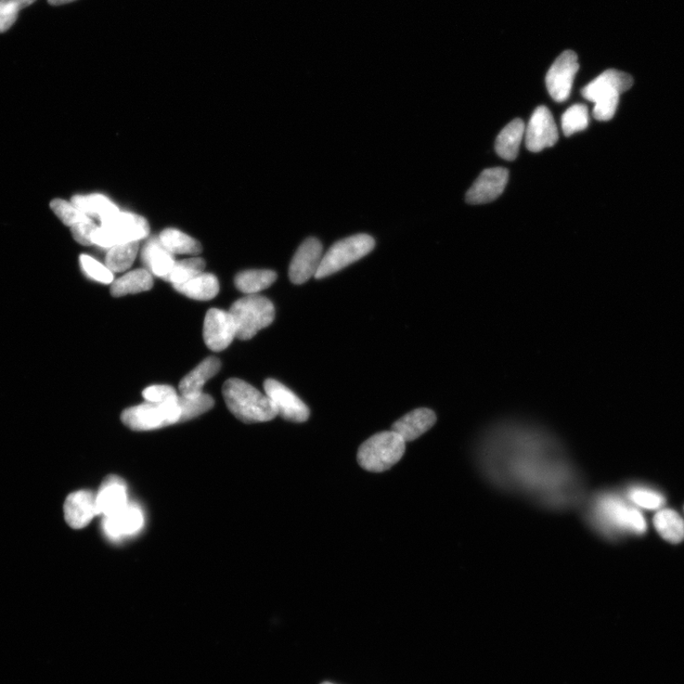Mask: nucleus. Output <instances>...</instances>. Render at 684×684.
<instances>
[{
  "label": "nucleus",
  "instance_id": "2f4dec72",
  "mask_svg": "<svg viewBox=\"0 0 684 684\" xmlns=\"http://www.w3.org/2000/svg\"><path fill=\"white\" fill-rule=\"evenodd\" d=\"M50 208L64 224L71 227L77 224L90 221L88 216L66 201L59 199L54 200L50 204Z\"/></svg>",
  "mask_w": 684,
  "mask_h": 684
},
{
  "label": "nucleus",
  "instance_id": "dca6fc26",
  "mask_svg": "<svg viewBox=\"0 0 684 684\" xmlns=\"http://www.w3.org/2000/svg\"><path fill=\"white\" fill-rule=\"evenodd\" d=\"M128 503L130 501H128L127 488L124 480L116 475L107 477L96 494L99 515L107 518L124 509Z\"/></svg>",
  "mask_w": 684,
  "mask_h": 684
},
{
  "label": "nucleus",
  "instance_id": "a878e982",
  "mask_svg": "<svg viewBox=\"0 0 684 684\" xmlns=\"http://www.w3.org/2000/svg\"><path fill=\"white\" fill-rule=\"evenodd\" d=\"M654 526L657 533L670 543L678 544L684 540V521L673 510H661L655 515Z\"/></svg>",
  "mask_w": 684,
  "mask_h": 684
},
{
  "label": "nucleus",
  "instance_id": "39448f33",
  "mask_svg": "<svg viewBox=\"0 0 684 684\" xmlns=\"http://www.w3.org/2000/svg\"><path fill=\"white\" fill-rule=\"evenodd\" d=\"M94 235V244L103 249L115 245L139 242L150 234V226L145 218L133 213L119 212L101 223Z\"/></svg>",
  "mask_w": 684,
  "mask_h": 684
},
{
  "label": "nucleus",
  "instance_id": "4468645a",
  "mask_svg": "<svg viewBox=\"0 0 684 684\" xmlns=\"http://www.w3.org/2000/svg\"><path fill=\"white\" fill-rule=\"evenodd\" d=\"M509 181V172L504 167L485 170L468 190L466 201L471 204L494 202L503 192Z\"/></svg>",
  "mask_w": 684,
  "mask_h": 684
},
{
  "label": "nucleus",
  "instance_id": "2eb2a0df",
  "mask_svg": "<svg viewBox=\"0 0 684 684\" xmlns=\"http://www.w3.org/2000/svg\"><path fill=\"white\" fill-rule=\"evenodd\" d=\"M64 515L71 527L81 530L99 515L96 494L87 489L71 494L64 504Z\"/></svg>",
  "mask_w": 684,
  "mask_h": 684
},
{
  "label": "nucleus",
  "instance_id": "a211bd4d",
  "mask_svg": "<svg viewBox=\"0 0 684 684\" xmlns=\"http://www.w3.org/2000/svg\"><path fill=\"white\" fill-rule=\"evenodd\" d=\"M221 368V361L216 357H210L202 361V363L192 370L179 384L181 396H190L203 393L204 386Z\"/></svg>",
  "mask_w": 684,
  "mask_h": 684
},
{
  "label": "nucleus",
  "instance_id": "4be33fe9",
  "mask_svg": "<svg viewBox=\"0 0 684 684\" xmlns=\"http://www.w3.org/2000/svg\"><path fill=\"white\" fill-rule=\"evenodd\" d=\"M142 259L150 273L162 279L171 273L175 264L173 254L158 240H152L146 245Z\"/></svg>",
  "mask_w": 684,
  "mask_h": 684
},
{
  "label": "nucleus",
  "instance_id": "7ed1b4c3",
  "mask_svg": "<svg viewBox=\"0 0 684 684\" xmlns=\"http://www.w3.org/2000/svg\"><path fill=\"white\" fill-rule=\"evenodd\" d=\"M406 442L394 431L376 434L361 445L357 451L360 467L372 473L391 469L405 454Z\"/></svg>",
  "mask_w": 684,
  "mask_h": 684
},
{
  "label": "nucleus",
  "instance_id": "c9c22d12",
  "mask_svg": "<svg viewBox=\"0 0 684 684\" xmlns=\"http://www.w3.org/2000/svg\"><path fill=\"white\" fill-rule=\"evenodd\" d=\"M98 227L92 222L77 224L72 227V234L77 242L83 245L94 244L93 239Z\"/></svg>",
  "mask_w": 684,
  "mask_h": 684
},
{
  "label": "nucleus",
  "instance_id": "5701e85b",
  "mask_svg": "<svg viewBox=\"0 0 684 684\" xmlns=\"http://www.w3.org/2000/svg\"><path fill=\"white\" fill-rule=\"evenodd\" d=\"M153 287L151 273L147 269L131 271L111 283V293L116 298L128 294L149 291Z\"/></svg>",
  "mask_w": 684,
  "mask_h": 684
},
{
  "label": "nucleus",
  "instance_id": "b1692460",
  "mask_svg": "<svg viewBox=\"0 0 684 684\" xmlns=\"http://www.w3.org/2000/svg\"><path fill=\"white\" fill-rule=\"evenodd\" d=\"M73 204L87 216L100 219L101 223L110 220L120 212L118 206L101 195L75 196L73 198Z\"/></svg>",
  "mask_w": 684,
  "mask_h": 684
},
{
  "label": "nucleus",
  "instance_id": "c85d7f7f",
  "mask_svg": "<svg viewBox=\"0 0 684 684\" xmlns=\"http://www.w3.org/2000/svg\"><path fill=\"white\" fill-rule=\"evenodd\" d=\"M178 404L181 409V422L196 419L209 411L214 406V399L210 396L201 393L196 396H179Z\"/></svg>",
  "mask_w": 684,
  "mask_h": 684
},
{
  "label": "nucleus",
  "instance_id": "423d86ee",
  "mask_svg": "<svg viewBox=\"0 0 684 684\" xmlns=\"http://www.w3.org/2000/svg\"><path fill=\"white\" fill-rule=\"evenodd\" d=\"M375 245V239L367 234H357L334 242L322 257L315 278L324 279L339 273L368 255Z\"/></svg>",
  "mask_w": 684,
  "mask_h": 684
},
{
  "label": "nucleus",
  "instance_id": "7c9ffc66",
  "mask_svg": "<svg viewBox=\"0 0 684 684\" xmlns=\"http://www.w3.org/2000/svg\"><path fill=\"white\" fill-rule=\"evenodd\" d=\"M588 126V110L584 104L567 109L562 116V130L565 136L586 130Z\"/></svg>",
  "mask_w": 684,
  "mask_h": 684
},
{
  "label": "nucleus",
  "instance_id": "9b49d317",
  "mask_svg": "<svg viewBox=\"0 0 684 684\" xmlns=\"http://www.w3.org/2000/svg\"><path fill=\"white\" fill-rule=\"evenodd\" d=\"M324 257V247L314 237L306 239L296 251L289 265V279L294 285H303L315 277Z\"/></svg>",
  "mask_w": 684,
  "mask_h": 684
},
{
  "label": "nucleus",
  "instance_id": "0eeeda50",
  "mask_svg": "<svg viewBox=\"0 0 684 684\" xmlns=\"http://www.w3.org/2000/svg\"><path fill=\"white\" fill-rule=\"evenodd\" d=\"M121 419L133 431L158 430L180 423L181 409L178 400L162 404L147 403L125 410Z\"/></svg>",
  "mask_w": 684,
  "mask_h": 684
},
{
  "label": "nucleus",
  "instance_id": "58836bf2",
  "mask_svg": "<svg viewBox=\"0 0 684 684\" xmlns=\"http://www.w3.org/2000/svg\"><path fill=\"white\" fill-rule=\"evenodd\" d=\"M48 2L50 5L58 6V5L71 4L73 2H75V0H48Z\"/></svg>",
  "mask_w": 684,
  "mask_h": 684
},
{
  "label": "nucleus",
  "instance_id": "ddd939ff",
  "mask_svg": "<svg viewBox=\"0 0 684 684\" xmlns=\"http://www.w3.org/2000/svg\"><path fill=\"white\" fill-rule=\"evenodd\" d=\"M145 525V515L135 503L128 504L113 515L103 518V533L111 541L132 537L142 531Z\"/></svg>",
  "mask_w": 684,
  "mask_h": 684
},
{
  "label": "nucleus",
  "instance_id": "e433bc0d",
  "mask_svg": "<svg viewBox=\"0 0 684 684\" xmlns=\"http://www.w3.org/2000/svg\"><path fill=\"white\" fill-rule=\"evenodd\" d=\"M19 12L12 8L0 7V33L8 31L15 24Z\"/></svg>",
  "mask_w": 684,
  "mask_h": 684
},
{
  "label": "nucleus",
  "instance_id": "412c9836",
  "mask_svg": "<svg viewBox=\"0 0 684 684\" xmlns=\"http://www.w3.org/2000/svg\"><path fill=\"white\" fill-rule=\"evenodd\" d=\"M525 131L521 119H514L503 128L496 142V150L501 158L513 161L518 158Z\"/></svg>",
  "mask_w": 684,
  "mask_h": 684
},
{
  "label": "nucleus",
  "instance_id": "ea45409f",
  "mask_svg": "<svg viewBox=\"0 0 684 684\" xmlns=\"http://www.w3.org/2000/svg\"><path fill=\"white\" fill-rule=\"evenodd\" d=\"M321 684H334V683H331V682H322Z\"/></svg>",
  "mask_w": 684,
  "mask_h": 684
},
{
  "label": "nucleus",
  "instance_id": "20e7f679",
  "mask_svg": "<svg viewBox=\"0 0 684 684\" xmlns=\"http://www.w3.org/2000/svg\"><path fill=\"white\" fill-rule=\"evenodd\" d=\"M229 313L234 320L236 338L249 341L273 324L275 307L265 296L248 295L232 304Z\"/></svg>",
  "mask_w": 684,
  "mask_h": 684
},
{
  "label": "nucleus",
  "instance_id": "bb28decb",
  "mask_svg": "<svg viewBox=\"0 0 684 684\" xmlns=\"http://www.w3.org/2000/svg\"><path fill=\"white\" fill-rule=\"evenodd\" d=\"M159 241L172 254L197 255L202 251V245L198 241L177 229L164 230Z\"/></svg>",
  "mask_w": 684,
  "mask_h": 684
},
{
  "label": "nucleus",
  "instance_id": "f704fd0d",
  "mask_svg": "<svg viewBox=\"0 0 684 684\" xmlns=\"http://www.w3.org/2000/svg\"><path fill=\"white\" fill-rule=\"evenodd\" d=\"M143 397L147 403L162 404L177 402L179 396L172 386L153 385L144 390Z\"/></svg>",
  "mask_w": 684,
  "mask_h": 684
},
{
  "label": "nucleus",
  "instance_id": "4c0bfd02",
  "mask_svg": "<svg viewBox=\"0 0 684 684\" xmlns=\"http://www.w3.org/2000/svg\"><path fill=\"white\" fill-rule=\"evenodd\" d=\"M35 0H0V7L12 8L18 11L30 6Z\"/></svg>",
  "mask_w": 684,
  "mask_h": 684
},
{
  "label": "nucleus",
  "instance_id": "f3484780",
  "mask_svg": "<svg viewBox=\"0 0 684 684\" xmlns=\"http://www.w3.org/2000/svg\"><path fill=\"white\" fill-rule=\"evenodd\" d=\"M435 422L436 415L434 411L420 408L408 412L396 421L392 426V431L402 436L405 442H414L432 429Z\"/></svg>",
  "mask_w": 684,
  "mask_h": 684
},
{
  "label": "nucleus",
  "instance_id": "6ab92c4d",
  "mask_svg": "<svg viewBox=\"0 0 684 684\" xmlns=\"http://www.w3.org/2000/svg\"><path fill=\"white\" fill-rule=\"evenodd\" d=\"M604 511L613 524L635 534H643L648 525L642 514L635 508L628 507L622 502L611 500L605 503Z\"/></svg>",
  "mask_w": 684,
  "mask_h": 684
},
{
  "label": "nucleus",
  "instance_id": "393cba45",
  "mask_svg": "<svg viewBox=\"0 0 684 684\" xmlns=\"http://www.w3.org/2000/svg\"><path fill=\"white\" fill-rule=\"evenodd\" d=\"M277 278L278 275L273 270H247L236 276L235 286L244 294L257 295L273 286Z\"/></svg>",
  "mask_w": 684,
  "mask_h": 684
},
{
  "label": "nucleus",
  "instance_id": "cd10ccee",
  "mask_svg": "<svg viewBox=\"0 0 684 684\" xmlns=\"http://www.w3.org/2000/svg\"><path fill=\"white\" fill-rule=\"evenodd\" d=\"M138 242L115 245L106 256V265L112 273H121L130 268L137 256Z\"/></svg>",
  "mask_w": 684,
  "mask_h": 684
},
{
  "label": "nucleus",
  "instance_id": "473e14b6",
  "mask_svg": "<svg viewBox=\"0 0 684 684\" xmlns=\"http://www.w3.org/2000/svg\"><path fill=\"white\" fill-rule=\"evenodd\" d=\"M81 265L85 274L89 278L104 285H111L114 277L107 265H102L88 255L81 256Z\"/></svg>",
  "mask_w": 684,
  "mask_h": 684
},
{
  "label": "nucleus",
  "instance_id": "f03ea898",
  "mask_svg": "<svg viewBox=\"0 0 684 684\" xmlns=\"http://www.w3.org/2000/svg\"><path fill=\"white\" fill-rule=\"evenodd\" d=\"M634 79L628 73L617 70H608L600 74L582 89V96L595 103L593 116L599 121L613 119L619 104V96L626 93Z\"/></svg>",
  "mask_w": 684,
  "mask_h": 684
},
{
  "label": "nucleus",
  "instance_id": "72a5a7b5",
  "mask_svg": "<svg viewBox=\"0 0 684 684\" xmlns=\"http://www.w3.org/2000/svg\"><path fill=\"white\" fill-rule=\"evenodd\" d=\"M630 499L642 509L657 510L664 506L665 498L655 490L645 488H636L630 490Z\"/></svg>",
  "mask_w": 684,
  "mask_h": 684
},
{
  "label": "nucleus",
  "instance_id": "9d476101",
  "mask_svg": "<svg viewBox=\"0 0 684 684\" xmlns=\"http://www.w3.org/2000/svg\"><path fill=\"white\" fill-rule=\"evenodd\" d=\"M526 149L540 152L557 143L559 134L550 111L545 106L538 107L525 131Z\"/></svg>",
  "mask_w": 684,
  "mask_h": 684
},
{
  "label": "nucleus",
  "instance_id": "1a4fd4ad",
  "mask_svg": "<svg viewBox=\"0 0 684 684\" xmlns=\"http://www.w3.org/2000/svg\"><path fill=\"white\" fill-rule=\"evenodd\" d=\"M578 71V57L573 50L564 51L554 61L546 77L547 88L554 101L560 103L570 97Z\"/></svg>",
  "mask_w": 684,
  "mask_h": 684
},
{
  "label": "nucleus",
  "instance_id": "f257e3e1",
  "mask_svg": "<svg viewBox=\"0 0 684 684\" xmlns=\"http://www.w3.org/2000/svg\"><path fill=\"white\" fill-rule=\"evenodd\" d=\"M223 395L229 411L244 423L268 422L278 417L269 397L242 380H227Z\"/></svg>",
  "mask_w": 684,
  "mask_h": 684
},
{
  "label": "nucleus",
  "instance_id": "f8f14e48",
  "mask_svg": "<svg viewBox=\"0 0 684 684\" xmlns=\"http://www.w3.org/2000/svg\"><path fill=\"white\" fill-rule=\"evenodd\" d=\"M236 338V327L229 312L211 309L204 318V340L214 352H220Z\"/></svg>",
  "mask_w": 684,
  "mask_h": 684
},
{
  "label": "nucleus",
  "instance_id": "c756f323",
  "mask_svg": "<svg viewBox=\"0 0 684 684\" xmlns=\"http://www.w3.org/2000/svg\"><path fill=\"white\" fill-rule=\"evenodd\" d=\"M204 266L205 263L201 257L175 262L171 273L163 280L173 283V286L181 285L204 273Z\"/></svg>",
  "mask_w": 684,
  "mask_h": 684
},
{
  "label": "nucleus",
  "instance_id": "6e6552de",
  "mask_svg": "<svg viewBox=\"0 0 684 684\" xmlns=\"http://www.w3.org/2000/svg\"><path fill=\"white\" fill-rule=\"evenodd\" d=\"M264 388L277 411V416L294 423H304L308 420L309 408L286 385L269 379L265 381Z\"/></svg>",
  "mask_w": 684,
  "mask_h": 684
},
{
  "label": "nucleus",
  "instance_id": "aec40b11",
  "mask_svg": "<svg viewBox=\"0 0 684 684\" xmlns=\"http://www.w3.org/2000/svg\"><path fill=\"white\" fill-rule=\"evenodd\" d=\"M173 288L188 298L196 301L212 300L220 290L217 278L213 274L204 273Z\"/></svg>",
  "mask_w": 684,
  "mask_h": 684
}]
</instances>
